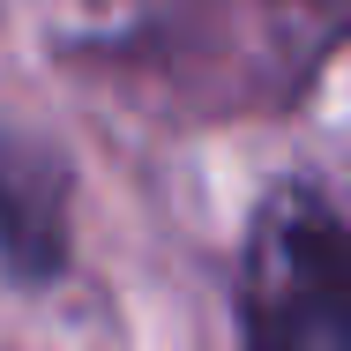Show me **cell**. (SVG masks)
Listing matches in <instances>:
<instances>
[{
  "instance_id": "1",
  "label": "cell",
  "mask_w": 351,
  "mask_h": 351,
  "mask_svg": "<svg viewBox=\"0 0 351 351\" xmlns=\"http://www.w3.org/2000/svg\"><path fill=\"white\" fill-rule=\"evenodd\" d=\"M247 351H351V232L314 195L262 210L239 269Z\"/></svg>"
}]
</instances>
